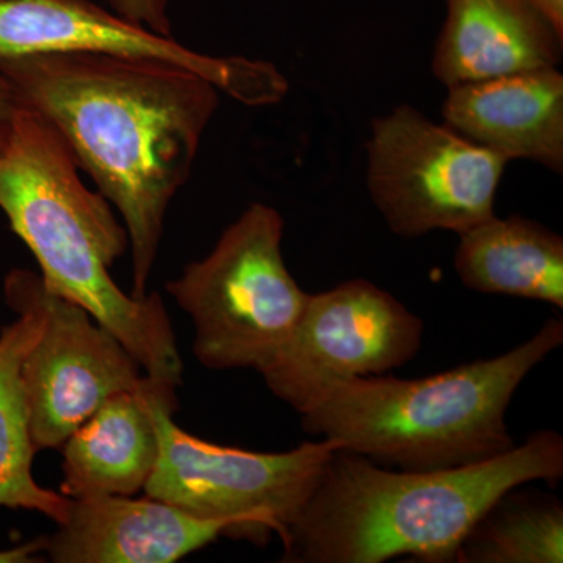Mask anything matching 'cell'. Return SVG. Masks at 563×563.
<instances>
[{"instance_id": "obj_4", "label": "cell", "mask_w": 563, "mask_h": 563, "mask_svg": "<svg viewBox=\"0 0 563 563\" xmlns=\"http://www.w3.org/2000/svg\"><path fill=\"white\" fill-rule=\"evenodd\" d=\"M562 343L563 321L551 318L498 357L421 379L355 377L301 415L302 428L339 450L407 472L488 461L515 446L506 421L515 391Z\"/></svg>"}, {"instance_id": "obj_6", "label": "cell", "mask_w": 563, "mask_h": 563, "mask_svg": "<svg viewBox=\"0 0 563 563\" xmlns=\"http://www.w3.org/2000/svg\"><path fill=\"white\" fill-rule=\"evenodd\" d=\"M177 409L179 402L158 409L161 457L144 493L202 520L229 521L232 537L255 543L282 536L339 451L322 439L285 453L221 446L179 428L173 420Z\"/></svg>"}, {"instance_id": "obj_3", "label": "cell", "mask_w": 563, "mask_h": 563, "mask_svg": "<svg viewBox=\"0 0 563 563\" xmlns=\"http://www.w3.org/2000/svg\"><path fill=\"white\" fill-rule=\"evenodd\" d=\"M0 209L38 262L47 290L84 307L144 374L181 384L184 362L161 295L133 298L110 276L129 247L124 225L81 181L62 133L24 107L0 150Z\"/></svg>"}, {"instance_id": "obj_7", "label": "cell", "mask_w": 563, "mask_h": 563, "mask_svg": "<svg viewBox=\"0 0 563 563\" xmlns=\"http://www.w3.org/2000/svg\"><path fill=\"white\" fill-rule=\"evenodd\" d=\"M366 158L369 196L396 235L462 233L495 217L506 158L413 107L373 121Z\"/></svg>"}, {"instance_id": "obj_12", "label": "cell", "mask_w": 563, "mask_h": 563, "mask_svg": "<svg viewBox=\"0 0 563 563\" xmlns=\"http://www.w3.org/2000/svg\"><path fill=\"white\" fill-rule=\"evenodd\" d=\"M179 385L144 376L135 390L118 393L81 422L63 451L60 493L69 499L135 496L161 457L157 412L179 402Z\"/></svg>"}, {"instance_id": "obj_2", "label": "cell", "mask_w": 563, "mask_h": 563, "mask_svg": "<svg viewBox=\"0 0 563 563\" xmlns=\"http://www.w3.org/2000/svg\"><path fill=\"white\" fill-rule=\"evenodd\" d=\"M563 477V439L533 432L488 461L407 472L335 451L291 523L282 562L383 563L396 558L455 562L473 526L504 493Z\"/></svg>"}, {"instance_id": "obj_16", "label": "cell", "mask_w": 563, "mask_h": 563, "mask_svg": "<svg viewBox=\"0 0 563 563\" xmlns=\"http://www.w3.org/2000/svg\"><path fill=\"white\" fill-rule=\"evenodd\" d=\"M454 269L470 290L563 309V240L523 217L488 218L459 233Z\"/></svg>"}, {"instance_id": "obj_17", "label": "cell", "mask_w": 563, "mask_h": 563, "mask_svg": "<svg viewBox=\"0 0 563 563\" xmlns=\"http://www.w3.org/2000/svg\"><path fill=\"white\" fill-rule=\"evenodd\" d=\"M459 563H562L563 504L553 495L504 493L463 540Z\"/></svg>"}, {"instance_id": "obj_9", "label": "cell", "mask_w": 563, "mask_h": 563, "mask_svg": "<svg viewBox=\"0 0 563 563\" xmlns=\"http://www.w3.org/2000/svg\"><path fill=\"white\" fill-rule=\"evenodd\" d=\"M52 52H92L169 63L198 74L247 107L274 106L288 81L276 66L243 55L188 49L91 0H0V62Z\"/></svg>"}, {"instance_id": "obj_15", "label": "cell", "mask_w": 563, "mask_h": 563, "mask_svg": "<svg viewBox=\"0 0 563 563\" xmlns=\"http://www.w3.org/2000/svg\"><path fill=\"white\" fill-rule=\"evenodd\" d=\"M3 288L18 318L0 331V507L43 514L62 525L73 499L41 487L33 477L36 451L21 380L25 354L44 328L43 279L29 269H13ZM13 561L11 548L0 551V563Z\"/></svg>"}, {"instance_id": "obj_13", "label": "cell", "mask_w": 563, "mask_h": 563, "mask_svg": "<svg viewBox=\"0 0 563 563\" xmlns=\"http://www.w3.org/2000/svg\"><path fill=\"white\" fill-rule=\"evenodd\" d=\"M443 118L455 132L501 155L563 169V76L526 70L448 88Z\"/></svg>"}, {"instance_id": "obj_14", "label": "cell", "mask_w": 563, "mask_h": 563, "mask_svg": "<svg viewBox=\"0 0 563 563\" xmlns=\"http://www.w3.org/2000/svg\"><path fill=\"white\" fill-rule=\"evenodd\" d=\"M562 40L528 0H448L432 73L451 88L558 68Z\"/></svg>"}, {"instance_id": "obj_5", "label": "cell", "mask_w": 563, "mask_h": 563, "mask_svg": "<svg viewBox=\"0 0 563 563\" xmlns=\"http://www.w3.org/2000/svg\"><path fill=\"white\" fill-rule=\"evenodd\" d=\"M284 228L279 211L252 203L206 258L165 285L195 322L192 352L206 368L262 373L295 332L310 295L285 265Z\"/></svg>"}, {"instance_id": "obj_8", "label": "cell", "mask_w": 563, "mask_h": 563, "mask_svg": "<svg viewBox=\"0 0 563 563\" xmlns=\"http://www.w3.org/2000/svg\"><path fill=\"white\" fill-rule=\"evenodd\" d=\"M422 321L373 282L352 279L310 295L301 320L268 368L266 387L299 415L336 385L383 376L421 350Z\"/></svg>"}, {"instance_id": "obj_11", "label": "cell", "mask_w": 563, "mask_h": 563, "mask_svg": "<svg viewBox=\"0 0 563 563\" xmlns=\"http://www.w3.org/2000/svg\"><path fill=\"white\" fill-rule=\"evenodd\" d=\"M232 531L229 521L202 520L147 495L90 496L73 499L46 554L55 563H173Z\"/></svg>"}, {"instance_id": "obj_18", "label": "cell", "mask_w": 563, "mask_h": 563, "mask_svg": "<svg viewBox=\"0 0 563 563\" xmlns=\"http://www.w3.org/2000/svg\"><path fill=\"white\" fill-rule=\"evenodd\" d=\"M114 13L150 29L161 35L172 36V21H169V0H109Z\"/></svg>"}, {"instance_id": "obj_19", "label": "cell", "mask_w": 563, "mask_h": 563, "mask_svg": "<svg viewBox=\"0 0 563 563\" xmlns=\"http://www.w3.org/2000/svg\"><path fill=\"white\" fill-rule=\"evenodd\" d=\"M21 106L16 96L11 91L10 85L0 76V150L5 146L9 140L14 120Z\"/></svg>"}, {"instance_id": "obj_10", "label": "cell", "mask_w": 563, "mask_h": 563, "mask_svg": "<svg viewBox=\"0 0 563 563\" xmlns=\"http://www.w3.org/2000/svg\"><path fill=\"white\" fill-rule=\"evenodd\" d=\"M44 328L21 366L36 453L66 439L118 393L144 380L139 361L79 303L43 284Z\"/></svg>"}, {"instance_id": "obj_20", "label": "cell", "mask_w": 563, "mask_h": 563, "mask_svg": "<svg viewBox=\"0 0 563 563\" xmlns=\"http://www.w3.org/2000/svg\"><path fill=\"white\" fill-rule=\"evenodd\" d=\"M528 2L547 18L558 35L563 38V0H528Z\"/></svg>"}, {"instance_id": "obj_1", "label": "cell", "mask_w": 563, "mask_h": 563, "mask_svg": "<svg viewBox=\"0 0 563 563\" xmlns=\"http://www.w3.org/2000/svg\"><path fill=\"white\" fill-rule=\"evenodd\" d=\"M18 102L62 133L124 221L133 298L146 296L166 211L190 177L220 90L169 63L92 52L0 62Z\"/></svg>"}]
</instances>
